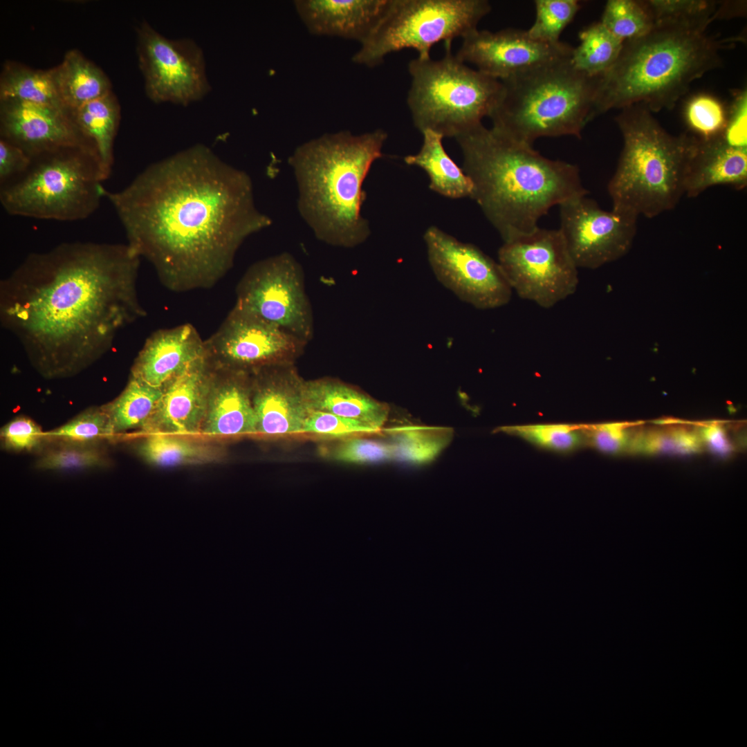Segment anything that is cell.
<instances>
[{"label":"cell","instance_id":"obj_1","mask_svg":"<svg viewBox=\"0 0 747 747\" xmlns=\"http://www.w3.org/2000/svg\"><path fill=\"white\" fill-rule=\"evenodd\" d=\"M104 197L129 248L176 293L214 286L243 241L271 224L255 205L249 176L202 145L149 165Z\"/></svg>","mask_w":747,"mask_h":747},{"label":"cell","instance_id":"obj_2","mask_svg":"<svg viewBox=\"0 0 747 747\" xmlns=\"http://www.w3.org/2000/svg\"><path fill=\"white\" fill-rule=\"evenodd\" d=\"M140 257L129 246L62 243L30 255L8 284V321L48 376L74 372L145 315L136 292Z\"/></svg>","mask_w":747,"mask_h":747},{"label":"cell","instance_id":"obj_3","mask_svg":"<svg viewBox=\"0 0 747 747\" xmlns=\"http://www.w3.org/2000/svg\"><path fill=\"white\" fill-rule=\"evenodd\" d=\"M472 196L504 242L528 234L555 205L589 192L575 165L546 158L482 123L456 138Z\"/></svg>","mask_w":747,"mask_h":747},{"label":"cell","instance_id":"obj_4","mask_svg":"<svg viewBox=\"0 0 747 747\" xmlns=\"http://www.w3.org/2000/svg\"><path fill=\"white\" fill-rule=\"evenodd\" d=\"M382 129L360 135L326 133L299 146L289 158L298 190L297 208L315 237L329 245L354 248L370 235L361 214L363 183L382 156Z\"/></svg>","mask_w":747,"mask_h":747},{"label":"cell","instance_id":"obj_5","mask_svg":"<svg viewBox=\"0 0 747 747\" xmlns=\"http://www.w3.org/2000/svg\"><path fill=\"white\" fill-rule=\"evenodd\" d=\"M707 26L655 24L623 44L617 60L598 77L591 119L613 109L642 104L651 112L672 109L692 82L721 64L725 42Z\"/></svg>","mask_w":747,"mask_h":747},{"label":"cell","instance_id":"obj_6","mask_svg":"<svg viewBox=\"0 0 747 747\" xmlns=\"http://www.w3.org/2000/svg\"><path fill=\"white\" fill-rule=\"evenodd\" d=\"M615 120L623 147L608 184L612 210L650 219L672 210L685 194L697 137L669 133L642 104L621 109Z\"/></svg>","mask_w":747,"mask_h":747},{"label":"cell","instance_id":"obj_7","mask_svg":"<svg viewBox=\"0 0 747 747\" xmlns=\"http://www.w3.org/2000/svg\"><path fill=\"white\" fill-rule=\"evenodd\" d=\"M501 82L488 117L492 129L514 141L533 146L542 137L580 138L592 120L598 77L577 71L570 58Z\"/></svg>","mask_w":747,"mask_h":747},{"label":"cell","instance_id":"obj_8","mask_svg":"<svg viewBox=\"0 0 747 747\" xmlns=\"http://www.w3.org/2000/svg\"><path fill=\"white\" fill-rule=\"evenodd\" d=\"M104 181L94 154L62 148L33 158L24 174L1 186L0 202L12 216L82 220L95 212L104 198Z\"/></svg>","mask_w":747,"mask_h":747},{"label":"cell","instance_id":"obj_9","mask_svg":"<svg viewBox=\"0 0 747 747\" xmlns=\"http://www.w3.org/2000/svg\"><path fill=\"white\" fill-rule=\"evenodd\" d=\"M445 42L443 58H416L408 70L412 77L407 103L414 126L444 137L457 136L490 115L502 89L500 80L468 67Z\"/></svg>","mask_w":747,"mask_h":747},{"label":"cell","instance_id":"obj_10","mask_svg":"<svg viewBox=\"0 0 747 747\" xmlns=\"http://www.w3.org/2000/svg\"><path fill=\"white\" fill-rule=\"evenodd\" d=\"M491 10L486 0H389L378 24L361 44L353 62L375 67L387 55L412 48L418 58H430L440 42L465 37Z\"/></svg>","mask_w":747,"mask_h":747},{"label":"cell","instance_id":"obj_11","mask_svg":"<svg viewBox=\"0 0 747 747\" xmlns=\"http://www.w3.org/2000/svg\"><path fill=\"white\" fill-rule=\"evenodd\" d=\"M498 264L513 291L542 308L553 307L578 288V268L559 229L538 227L504 242Z\"/></svg>","mask_w":747,"mask_h":747},{"label":"cell","instance_id":"obj_12","mask_svg":"<svg viewBox=\"0 0 747 747\" xmlns=\"http://www.w3.org/2000/svg\"><path fill=\"white\" fill-rule=\"evenodd\" d=\"M234 306L271 323L307 344L314 319L302 266L288 252L249 267L236 289Z\"/></svg>","mask_w":747,"mask_h":747},{"label":"cell","instance_id":"obj_13","mask_svg":"<svg viewBox=\"0 0 747 747\" xmlns=\"http://www.w3.org/2000/svg\"><path fill=\"white\" fill-rule=\"evenodd\" d=\"M138 65L147 97L187 106L210 91L203 53L192 39H168L147 21L136 29Z\"/></svg>","mask_w":747,"mask_h":747},{"label":"cell","instance_id":"obj_14","mask_svg":"<svg viewBox=\"0 0 747 747\" xmlns=\"http://www.w3.org/2000/svg\"><path fill=\"white\" fill-rule=\"evenodd\" d=\"M423 238L435 276L459 298L478 309L509 302L513 290L499 264L478 247L434 225L425 230Z\"/></svg>","mask_w":747,"mask_h":747},{"label":"cell","instance_id":"obj_15","mask_svg":"<svg viewBox=\"0 0 747 747\" xmlns=\"http://www.w3.org/2000/svg\"><path fill=\"white\" fill-rule=\"evenodd\" d=\"M204 344L214 367L252 373L266 367L294 364L307 343L234 306Z\"/></svg>","mask_w":747,"mask_h":747},{"label":"cell","instance_id":"obj_16","mask_svg":"<svg viewBox=\"0 0 747 747\" xmlns=\"http://www.w3.org/2000/svg\"><path fill=\"white\" fill-rule=\"evenodd\" d=\"M559 208V230L578 268H598L630 250L638 218L605 211L587 195L569 199Z\"/></svg>","mask_w":747,"mask_h":747},{"label":"cell","instance_id":"obj_17","mask_svg":"<svg viewBox=\"0 0 747 747\" xmlns=\"http://www.w3.org/2000/svg\"><path fill=\"white\" fill-rule=\"evenodd\" d=\"M573 47L560 42L542 43L526 30L506 28L497 32L477 30L463 38L456 56L477 70L502 81L535 68L567 59Z\"/></svg>","mask_w":747,"mask_h":747},{"label":"cell","instance_id":"obj_18","mask_svg":"<svg viewBox=\"0 0 747 747\" xmlns=\"http://www.w3.org/2000/svg\"><path fill=\"white\" fill-rule=\"evenodd\" d=\"M0 138L18 146L31 159L67 147L82 148L97 157L70 112L46 104L14 99L0 100Z\"/></svg>","mask_w":747,"mask_h":747},{"label":"cell","instance_id":"obj_19","mask_svg":"<svg viewBox=\"0 0 747 747\" xmlns=\"http://www.w3.org/2000/svg\"><path fill=\"white\" fill-rule=\"evenodd\" d=\"M213 371L205 352L186 366L163 388L162 397L142 431L187 434L201 430Z\"/></svg>","mask_w":747,"mask_h":747},{"label":"cell","instance_id":"obj_20","mask_svg":"<svg viewBox=\"0 0 747 747\" xmlns=\"http://www.w3.org/2000/svg\"><path fill=\"white\" fill-rule=\"evenodd\" d=\"M294 364L266 367L252 372V403L257 432L273 436L302 433L308 409L304 380Z\"/></svg>","mask_w":747,"mask_h":747},{"label":"cell","instance_id":"obj_21","mask_svg":"<svg viewBox=\"0 0 747 747\" xmlns=\"http://www.w3.org/2000/svg\"><path fill=\"white\" fill-rule=\"evenodd\" d=\"M205 352L204 340L193 325L160 329L147 340L133 366L131 377L163 389Z\"/></svg>","mask_w":747,"mask_h":747},{"label":"cell","instance_id":"obj_22","mask_svg":"<svg viewBox=\"0 0 747 747\" xmlns=\"http://www.w3.org/2000/svg\"><path fill=\"white\" fill-rule=\"evenodd\" d=\"M389 0H298L294 5L308 30L363 43L385 14Z\"/></svg>","mask_w":747,"mask_h":747},{"label":"cell","instance_id":"obj_23","mask_svg":"<svg viewBox=\"0 0 747 747\" xmlns=\"http://www.w3.org/2000/svg\"><path fill=\"white\" fill-rule=\"evenodd\" d=\"M251 389L250 372L214 367L202 432L212 435L257 432Z\"/></svg>","mask_w":747,"mask_h":747},{"label":"cell","instance_id":"obj_24","mask_svg":"<svg viewBox=\"0 0 747 747\" xmlns=\"http://www.w3.org/2000/svg\"><path fill=\"white\" fill-rule=\"evenodd\" d=\"M717 185L737 190L746 187V148L729 145L721 134L706 139L697 138L685 172V194L696 197Z\"/></svg>","mask_w":747,"mask_h":747},{"label":"cell","instance_id":"obj_25","mask_svg":"<svg viewBox=\"0 0 747 747\" xmlns=\"http://www.w3.org/2000/svg\"><path fill=\"white\" fill-rule=\"evenodd\" d=\"M303 397L308 410L356 420L378 432L382 431L389 414L386 404L336 379L304 380Z\"/></svg>","mask_w":747,"mask_h":747},{"label":"cell","instance_id":"obj_26","mask_svg":"<svg viewBox=\"0 0 747 747\" xmlns=\"http://www.w3.org/2000/svg\"><path fill=\"white\" fill-rule=\"evenodd\" d=\"M53 69L61 101L68 111L112 91L104 71L76 49L66 52L62 62Z\"/></svg>","mask_w":747,"mask_h":747},{"label":"cell","instance_id":"obj_27","mask_svg":"<svg viewBox=\"0 0 747 747\" xmlns=\"http://www.w3.org/2000/svg\"><path fill=\"white\" fill-rule=\"evenodd\" d=\"M84 138L95 150L107 180L113 165V145L120 120V108L113 91L69 111Z\"/></svg>","mask_w":747,"mask_h":747},{"label":"cell","instance_id":"obj_28","mask_svg":"<svg viewBox=\"0 0 747 747\" xmlns=\"http://www.w3.org/2000/svg\"><path fill=\"white\" fill-rule=\"evenodd\" d=\"M420 151L404 158L407 165L422 168L430 178L429 187L448 198H472L474 187L471 179L450 157L443 145V137L425 130Z\"/></svg>","mask_w":747,"mask_h":747},{"label":"cell","instance_id":"obj_29","mask_svg":"<svg viewBox=\"0 0 747 747\" xmlns=\"http://www.w3.org/2000/svg\"><path fill=\"white\" fill-rule=\"evenodd\" d=\"M8 99L65 109L57 89L53 68L35 69L10 60L3 63L0 75V100Z\"/></svg>","mask_w":747,"mask_h":747},{"label":"cell","instance_id":"obj_30","mask_svg":"<svg viewBox=\"0 0 747 747\" xmlns=\"http://www.w3.org/2000/svg\"><path fill=\"white\" fill-rule=\"evenodd\" d=\"M162 395L163 389L131 377L117 398L100 406L110 421L114 436L133 429L142 430Z\"/></svg>","mask_w":747,"mask_h":747},{"label":"cell","instance_id":"obj_31","mask_svg":"<svg viewBox=\"0 0 747 747\" xmlns=\"http://www.w3.org/2000/svg\"><path fill=\"white\" fill-rule=\"evenodd\" d=\"M391 436L394 460L423 465L435 459L451 442L454 432L448 427L405 425L386 430Z\"/></svg>","mask_w":747,"mask_h":747},{"label":"cell","instance_id":"obj_32","mask_svg":"<svg viewBox=\"0 0 747 747\" xmlns=\"http://www.w3.org/2000/svg\"><path fill=\"white\" fill-rule=\"evenodd\" d=\"M578 37L580 44L573 47L570 63L577 71L590 77H598L609 70L624 44L600 21L582 30Z\"/></svg>","mask_w":747,"mask_h":747},{"label":"cell","instance_id":"obj_33","mask_svg":"<svg viewBox=\"0 0 747 747\" xmlns=\"http://www.w3.org/2000/svg\"><path fill=\"white\" fill-rule=\"evenodd\" d=\"M703 446L697 431L675 426L640 431L631 435L627 453L634 455L689 456Z\"/></svg>","mask_w":747,"mask_h":747},{"label":"cell","instance_id":"obj_34","mask_svg":"<svg viewBox=\"0 0 747 747\" xmlns=\"http://www.w3.org/2000/svg\"><path fill=\"white\" fill-rule=\"evenodd\" d=\"M138 454L147 462L172 466L203 462L212 458L208 448L167 433H151L141 441Z\"/></svg>","mask_w":747,"mask_h":747},{"label":"cell","instance_id":"obj_35","mask_svg":"<svg viewBox=\"0 0 747 747\" xmlns=\"http://www.w3.org/2000/svg\"><path fill=\"white\" fill-rule=\"evenodd\" d=\"M37 459L35 466L41 470H71L107 468L110 464L108 454L98 443L71 441L46 442Z\"/></svg>","mask_w":747,"mask_h":747},{"label":"cell","instance_id":"obj_36","mask_svg":"<svg viewBox=\"0 0 747 747\" xmlns=\"http://www.w3.org/2000/svg\"><path fill=\"white\" fill-rule=\"evenodd\" d=\"M539 448L558 452L573 451L585 443L582 427L566 423L501 426L497 430Z\"/></svg>","mask_w":747,"mask_h":747},{"label":"cell","instance_id":"obj_37","mask_svg":"<svg viewBox=\"0 0 747 747\" xmlns=\"http://www.w3.org/2000/svg\"><path fill=\"white\" fill-rule=\"evenodd\" d=\"M600 21L623 42L647 35L655 26L643 1L634 0L608 1Z\"/></svg>","mask_w":747,"mask_h":747},{"label":"cell","instance_id":"obj_38","mask_svg":"<svg viewBox=\"0 0 747 747\" xmlns=\"http://www.w3.org/2000/svg\"><path fill=\"white\" fill-rule=\"evenodd\" d=\"M113 437L110 421L100 406L88 408L60 427L44 432L45 443H98Z\"/></svg>","mask_w":747,"mask_h":747},{"label":"cell","instance_id":"obj_39","mask_svg":"<svg viewBox=\"0 0 747 747\" xmlns=\"http://www.w3.org/2000/svg\"><path fill=\"white\" fill-rule=\"evenodd\" d=\"M535 8V19L526 30L527 35L537 42L557 44L581 6L576 0H536Z\"/></svg>","mask_w":747,"mask_h":747},{"label":"cell","instance_id":"obj_40","mask_svg":"<svg viewBox=\"0 0 747 747\" xmlns=\"http://www.w3.org/2000/svg\"><path fill=\"white\" fill-rule=\"evenodd\" d=\"M654 24L681 23L708 26L716 18L717 2L703 0L643 1Z\"/></svg>","mask_w":747,"mask_h":747},{"label":"cell","instance_id":"obj_41","mask_svg":"<svg viewBox=\"0 0 747 747\" xmlns=\"http://www.w3.org/2000/svg\"><path fill=\"white\" fill-rule=\"evenodd\" d=\"M685 119L699 138H710L720 136L726 125L727 115L716 98L699 94L688 102L685 109Z\"/></svg>","mask_w":747,"mask_h":747},{"label":"cell","instance_id":"obj_42","mask_svg":"<svg viewBox=\"0 0 747 747\" xmlns=\"http://www.w3.org/2000/svg\"><path fill=\"white\" fill-rule=\"evenodd\" d=\"M329 454L336 461L369 463L394 460V448L391 442L350 438L334 446Z\"/></svg>","mask_w":747,"mask_h":747},{"label":"cell","instance_id":"obj_43","mask_svg":"<svg viewBox=\"0 0 747 747\" xmlns=\"http://www.w3.org/2000/svg\"><path fill=\"white\" fill-rule=\"evenodd\" d=\"M378 431L356 420L331 413L308 410L302 433L347 436L377 433Z\"/></svg>","mask_w":747,"mask_h":747},{"label":"cell","instance_id":"obj_44","mask_svg":"<svg viewBox=\"0 0 747 747\" xmlns=\"http://www.w3.org/2000/svg\"><path fill=\"white\" fill-rule=\"evenodd\" d=\"M627 422L604 423L583 426L585 443L598 451L609 454L627 452L632 434Z\"/></svg>","mask_w":747,"mask_h":747},{"label":"cell","instance_id":"obj_45","mask_svg":"<svg viewBox=\"0 0 747 747\" xmlns=\"http://www.w3.org/2000/svg\"><path fill=\"white\" fill-rule=\"evenodd\" d=\"M0 437L3 449L12 452L31 451L45 443L44 432L26 416L16 417L2 427Z\"/></svg>","mask_w":747,"mask_h":747},{"label":"cell","instance_id":"obj_46","mask_svg":"<svg viewBox=\"0 0 747 747\" xmlns=\"http://www.w3.org/2000/svg\"><path fill=\"white\" fill-rule=\"evenodd\" d=\"M746 110L747 92L745 89L736 95L721 133L725 140L733 147L746 148Z\"/></svg>","mask_w":747,"mask_h":747},{"label":"cell","instance_id":"obj_47","mask_svg":"<svg viewBox=\"0 0 747 747\" xmlns=\"http://www.w3.org/2000/svg\"><path fill=\"white\" fill-rule=\"evenodd\" d=\"M31 158L20 147L0 138V185L17 178L28 169Z\"/></svg>","mask_w":747,"mask_h":747},{"label":"cell","instance_id":"obj_48","mask_svg":"<svg viewBox=\"0 0 747 747\" xmlns=\"http://www.w3.org/2000/svg\"><path fill=\"white\" fill-rule=\"evenodd\" d=\"M703 448L712 454L726 458L733 453L734 446L725 427L719 423H710L701 426L697 431Z\"/></svg>","mask_w":747,"mask_h":747}]
</instances>
